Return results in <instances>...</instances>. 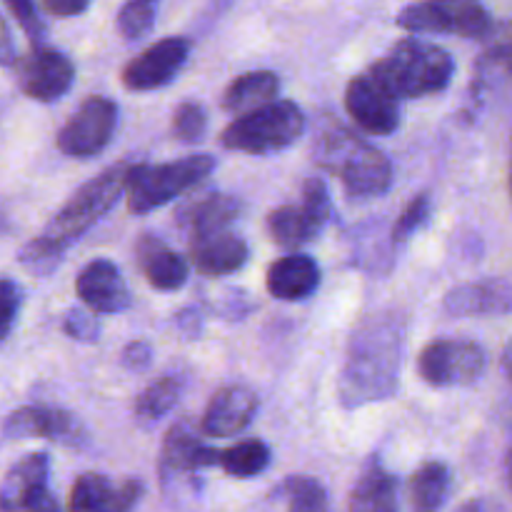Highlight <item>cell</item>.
<instances>
[{"label":"cell","mask_w":512,"mask_h":512,"mask_svg":"<svg viewBox=\"0 0 512 512\" xmlns=\"http://www.w3.org/2000/svg\"><path fill=\"white\" fill-rule=\"evenodd\" d=\"M398 100L373 75H355L345 88V110L360 130L373 135H390L400 125Z\"/></svg>","instance_id":"12"},{"label":"cell","mask_w":512,"mask_h":512,"mask_svg":"<svg viewBox=\"0 0 512 512\" xmlns=\"http://www.w3.org/2000/svg\"><path fill=\"white\" fill-rule=\"evenodd\" d=\"M408 325L398 310L373 313L353 330L340 368L338 400L345 410L393 398L405 360Z\"/></svg>","instance_id":"1"},{"label":"cell","mask_w":512,"mask_h":512,"mask_svg":"<svg viewBox=\"0 0 512 512\" xmlns=\"http://www.w3.org/2000/svg\"><path fill=\"white\" fill-rule=\"evenodd\" d=\"M398 478L385 470L378 460L363 470L348 498V510H373L388 512L398 508Z\"/></svg>","instance_id":"23"},{"label":"cell","mask_w":512,"mask_h":512,"mask_svg":"<svg viewBox=\"0 0 512 512\" xmlns=\"http://www.w3.org/2000/svg\"><path fill=\"white\" fill-rule=\"evenodd\" d=\"M510 193H512V175H510Z\"/></svg>","instance_id":"48"},{"label":"cell","mask_w":512,"mask_h":512,"mask_svg":"<svg viewBox=\"0 0 512 512\" xmlns=\"http://www.w3.org/2000/svg\"><path fill=\"white\" fill-rule=\"evenodd\" d=\"M213 168L215 158L205 153L170 160V163L133 165L125 185V205L133 215L150 213L203 183Z\"/></svg>","instance_id":"6"},{"label":"cell","mask_w":512,"mask_h":512,"mask_svg":"<svg viewBox=\"0 0 512 512\" xmlns=\"http://www.w3.org/2000/svg\"><path fill=\"white\" fill-rule=\"evenodd\" d=\"M305 133V113L293 100H270L238 115L220 133V145L235 153L268 155L290 148Z\"/></svg>","instance_id":"5"},{"label":"cell","mask_w":512,"mask_h":512,"mask_svg":"<svg viewBox=\"0 0 512 512\" xmlns=\"http://www.w3.org/2000/svg\"><path fill=\"white\" fill-rule=\"evenodd\" d=\"M270 498L283 503L293 512H320L330 508V500L320 480L308 478V475H290L283 483L275 485Z\"/></svg>","instance_id":"30"},{"label":"cell","mask_w":512,"mask_h":512,"mask_svg":"<svg viewBox=\"0 0 512 512\" xmlns=\"http://www.w3.org/2000/svg\"><path fill=\"white\" fill-rule=\"evenodd\" d=\"M240 200L235 195L218 193V190H208L203 195H193L188 203H183L175 213L180 228L188 233L190 238H198V235L215 233V230H225L240 218Z\"/></svg>","instance_id":"20"},{"label":"cell","mask_w":512,"mask_h":512,"mask_svg":"<svg viewBox=\"0 0 512 512\" xmlns=\"http://www.w3.org/2000/svg\"><path fill=\"white\" fill-rule=\"evenodd\" d=\"M180 393H183V383L175 375H163V378H155L143 393L135 398L133 415L143 428H153L155 423L165 418L170 410L178 405Z\"/></svg>","instance_id":"29"},{"label":"cell","mask_w":512,"mask_h":512,"mask_svg":"<svg viewBox=\"0 0 512 512\" xmlns=\"http://www.w3.org/2000/svg\"><path fill=\"white\" fill-rule=\"evenodd\" d=\"M5 8H8L10 13H13V18L18 20L20 28H23L25 35L30 38V43H43L45 25L43 20H40L38 10H35L33 0H5Z\"/></svg>","instance_id":"38"},{"label":"cell","mask_w":512,"mask_h":512,"mask_svg":"<svg viewBox=\"0 0 512 512\" xmlns=\"http://www.w3.org/2000/svg\"><path fill=\"white\" fill-rule=\"evenodd\" d=\"M190 58V40L173 35L145 48L143 53L130 58L120 70V80L133 93H150L168 85Z\"/></svg>","instance_id":"10"},{"label":"cell","mask_w":512,"mask_h":512,"mask_svg":"<svg viewBox=\"0 0 512 512\" xmlns=\"http://www.w3.org/2000/svg\"><path fill=\"white\" fill-rule=\"evenodd\" d=\"M3 48H0V58H3V65H13L15 60V50H13V38H10V28H8V23H3Z\"/></svg>","instance_id":"44"},{"label":"cell","mask_w":512,"mask_h":512,"mask_svg":"<svg viewBox=\"0 0 512 512\" xmlns=\"http://www.w3.org/2000/svg\"><path fill=\"white\" fill-rule=\"evenodd\" d=\"M320 265L310 255L290 253L275 260L265 275V285L273 298L285 300V303H298V300L310 298L320 288Z\"/></svg>","instance_id":"21"},{"label":"cell","mask_w":512,"mask_h":512,"mask_svg":"<svg viewBox=\"0 0 512 512\" xmlns=\"http://www.w3.org/2000/svg\"><path fill=\"white\" fill-rule=\"evenodd\" d=\"M20 305H23L20 288L10 278H3V283H0V318H3V323H0V338L3 340H8V335L13 333Z\"/></svg>","instance_id":"39"},{"label":"cell","mask_w":512,"mask_h":512,"mask_svg":"<svg viewBox=\"0 0 512 512\" xmlns=\"http://www.w3.org/2000/svg\"><path fill=\"white\" fill-rule=\"evenodd\" d=\"M133 170V163H115L100 175L90 178L88 183L80 185L58 210L48 225L43 228L40 238L50 245V248L65 250L83 238L110 208L120 200V193H125L128 185V175Z\"/></svg>","instance_id":"4"},{"label":"cell","mask_w":512,"mask_h":512,"mask_svg":"<svg viewBox=\"0 0 512 512\" xmlns=\"http://www.w3.org/2000/svg\"><path fill=\"white\" fill-rule=\"evenodd\" d=\"M268 235L275 245L285 250H298L303 245L313 243L323 225L305 210V205H280L265 220Z\"/></svg>","instance_id":"24"},{"label":"cell","mask_w":512,"mask_h":512,"mask_svg":"<svg viewBox=\"0 0 512 512\" xmlns=\"http://www.w3.org/2000/svg\"><path fill=\"white\" fill-rule=\"evenodd\" d=\"M178 325H180V330H183V333L198 335L200 325H203V318H200L198 310L185 308V310H180V313H178Z\"/></svg>","instance_id":"43"},{"label":"cell","mask_w":512,"mask_h":512,"mask_svg":"<svg viewBox=\"0 0 512 512\" xmlns=\"http://www.w3.org/2000/svg\"><path fill=\"white\" fill-rule=\"evenodd\" d=\"M80 303L98 315H118L130 308V290L113 260H90L75 278Z\"/></svg>","instance_id":"14"},{"label":"cell","mask_w":512,"mask_h":512,"mask_svg":"<svg viewBox=\"0 0 512 512\" xmlns=\"http://www.w3.org/2000/svg\"><path fill=\"white\" fill-rule=\"evenodd\" d=\"M270 460H273V455H270L268 443H263L258 438H248L230 445V448L218 450V455H215V468H223L230 478L248 480L265 473Z\"/></svg>","instance_id":"28"},{"label":"cell","mask_w":512,"mask_h":512,"mask_svg":"<svg viewBox=\"0 0 512 512\" xmlns=\"http://www.w3.org/2000/svg\"><path fill=\"white\" fill-rule=\"evenodd\" d=\"M508 483H510V488H512V448H510V453H508Z\"/></svg>","instance_id":"46"},{"label":"cell","mask_w":512,"mask_h":512,"mask_svg":"<svg viewBox=\"0 0 512 512\" xmlns=\"http://www.w3.org/2000/svg\"><path fill=\"white\" fill-rule=\"evenodd\" d=\"M115 485L110 483L105 475L100 473H85L73 483L68 495V508L75 512H98L110 510L113 512L115 500Z\"/></svg>","instance_id":"31"},{"label":"cell","mask_w":512,"mask_h":512,"mask_svg":"<svg viewBox=\"0 0 512 512\" xmlns=\"http://www.w3.org/2000/svg\"><path fill=\"white\" fill-rule=\"evenodd\" d=\"M512 80V23H500L485 38L483 55L475 63L473 93L475 100H483L485 93Z\"/></svg>","instance_id":"22"},{"label":"cell","mask_w":512,"mask_h":512,"mask_svg":"<svg viewBox=\"0 0 512 512\" xmlns=\"http://www.w3.org/2000/svg\"><path fill=\"white\" fill-rule=\"evenodd\" d=\"M503 368L508 373V380L512 383V340L505 345V353H503Z\"/></svg>","instance_id":"45"},{"label":"cell","mask_w":512,"mask_h":512,"mask_svg":"<svg viewBox=\"0 0 512 512\" xmlns=\"http://www.w3.org/2000/svg\"><path fill=\"white\" fill-rule=\"evenodd\" d=\"M455 318H498L512 313V283L505 278H483L455 285L443 300Z\"/></svg>","instance_id":"17"},{"label":"cell","mask_w":512,"mask_h":512,"mask_svg":"<svg viewBox=\"0 0 512 512\" xmlns=\"http://www.w3.org/2000/svg\"><path fill=\"white\" fill-rule=\"evenodd\" d=\"M190 260L203 275L218 278V275H230L248 263V243L233 230H215V233L198 235L188 240Z\"/></svg>","instance_id":"19"},{"label":"cell","mask_w":512,"mask_h":512,"mask_svg":"<svg viewBox=\"0 0 512 512\" xmlns=\"http://www.w3.org/2000/svg\"><path fill=\"white\" fill-rule=\"evenodd\" d=\"M200 430L190 420H178L173 428L165 433L163 450H160V478L168 480L173 475H190L195 470L215 468V455L218 448H208L200 440Z\"/></svg>","instance_id":"15"},{"label":"cell","mask_w":512,"mask_h":512,"mask_svg":"<svg viewBox=\"0 0 512 512\" xmlns=\"http://www.w3.org/2000/svg\"><path fill=\"white\" fill-rule=\"evenodd\" d=\"M395 23L408 33H455L458 35V0H425L410 3Z\"/></svg>","instance_id":"26"},{"label":"cell","mask_w":512,"mask_h":512,"mask_svg":"<svg viewBox=\"0 0 512 512\" xmlns=\"http://www.w3.org/2000/svg\"><path fill=\"white\" fill-rule=\"evenodd\" d=\"M135 260L148 280L150 288L163 290V293H173L180 290L188 280V263L180 253H175L163 238L153 233H143L135 243Z\"/></svg>","instance_id":"18"},{"label":"cell","mask_w":512,"mask_h":512,"mask_svg":"<svg viewBox=\"0 0 512 512\" xmlns=\"http://www.w3.org/2000/svg\"><path fill=\"white\" fill-rule=\"evenodd\" d=\"M488 365L485 348L468 338H438L418 355V375L430 388H468Z\"/></svg>","instance_id":"7"},{"label":"cell","mask_w":512,"mask_h":512,"mask_svg":"<svg viewBox=\"0 0 512 512\" xmlns=\"http://www.w3.org/2000/svg\"><path fill=\"white\" fill-rule=\"evenodd\" d=\"M50 458L45 453H30L10 465L0 488L3 510H58V500L48 488Z\"/></svg>","instance_id":"13"},{"label":"cell","mask_w":512,"mask_h":512,"mask_svg":"<svg viewBox=\"0 0 512 512\" xmlns=\"http://www.w3.org/2000/svg\"><path fill=\"white\" fill-rule=\"evenodd\" d=\"M90 0H43V8L50 15H60V18H73V15L85 13Z\"/></svg>","instance_id":"42"},{"label":"cell","mask_w":512,"mask_h":512,"mask_svg":"<svg viewBox=\"0 0 512 512\" xmlns=\"http://www.w3.org/2000/svg\"><path fill=\"white\" fill-rule=\"evenodd\" d=\"M5 440L43 438L65 448H80L85 445V428L73 413L50 405H25L13 410L3 423Z\"/></svg>","instance_id":"11"},{"label":"cell","mask_w":512,"mask_h":512,"mask_svg":"<svg viewBox=\"0 0 512 512\" xmlns=\"http://www.w3.org/2000/svg\"><path fill=\"white\" fill-rule=\"evenodd\" d=\"M430 213H433V200H430V195L428 193L415 195V198L405 205V210L400 213V218L395 220L393 235H390V238H393V245L408 243V240L413 238V235L418 233L425 223H428Z\"/></svg>","instance_id":"34"},{"label":"cell","mask_w":512,"mask_h":512,"mask_svg":"<svg viewBox=\"0 0 512 512\" xmlns=\"http://www.w3.org/2000/svg\"><path fill=\"white\" fill-rule=\"evenodd\" d=\"M395 98H425L443 93L455 75V60L445 48L418 38H405L368 70Z\"/></svg>","instance_id":"3"},{"label":"cell","mask_w":512,"mask_h":512,"mask_svg":"<svg viewBox=\"0 0 512 512\" xmlns=\"http://www.w3.org/2000/svg\"><path fill=\"white\" fill-rule=\"evenodd\" d=\"M65 253L50 248L43 238H33L30 243H25L18 253V263L28 270L30 275H50L60 265Z\"/></svg>","instance_id":"35"},{"label":"cell","mask_w":512,"mask_h":512,"mask_svg":"<svg viewBox=\"0 0 512 512\" xmlns=\"http://www.w3.org/2000/svg\"><path fill=\"white\" fill-rule=\"evenodd\" d=\"M280 90V78L273 73V70H250V73L238 75L233 83L225 88L223 110L235 115H243L248 110L260 108V105L275 100Z\"/></svg>","instance_id":"25"},{"label":"cell","mask_w":512,"mask_h":512,"mask_svg":"<svg viewBox=\"0 0 512 512\" xmlns=\"http://www.w3.org/2000/svg\"><path fill=\"white\" fill-rule=\"evenodd\" d=\"M120 363H123V368L130 370V373H143V370H148L150 363H153V348H150L148 340H133V343H128L123 348Z\"/></svg>","instance_id":"40"},{"label":"cell","mask_w":512,"mask_h":512,"mask_svg":"<svg viewBox=\"0 0 512 512\" xmlns=\"http://www.w3.org/2000/svg\"><path fill=\"white\" fill-rule=\"evenodd\" d=\"M13 68L15 83L23 90V95L38 103H55L75 83L73 60L43 43L33 45L25 55H18Z\"/></svg>","instance_id":"9"},{"label":"cell","mask_w":512,"mask_h":512,"mask_svg":"<svg viewBox=\"0 0 512 512\" xmlns=\"http://www.w3.org/2000/svg\"><path fill=\"white\" fill-rule=\"evenodd\" d=\"M450 490H453V475H450L448 465L440 460L420 465L408 483L410 503L415 510L443 508L450 498Z\"/></svg>","instance_id":"27"},{"label":"cell","mask_w":512,"mask_h":512,"mask_svg":"<svg viewBox=\"0 0 512 512\" xmlns=\"http://www.w3.org/2000/svg\"><path fill=\"white\" fill-rule=\"evenodd\" d=\"M303 205L315 220L325 228V223L333 215V203H330V193L320 178H308L303 183Z\"/></svg>","instance_id":"37"},{"label":"cell","mask_w":512,"mask_h":512,"mask_svg":"<svg viewBox=\"0 0 512 512\" xmlns=\"http://www.w3.org/2000/svg\"><path fill=\"white\" fill-rule=\"evenodd\" d=\"M170 128H173L175 140H180V143H200L205 138V130H208V110L200 103H195V100H185V103L175 108Z\"/></svg>","instance_id":"33"},{"label":"cell","mask_w":512,"mask_h":512,"mask_svg":"<svg viewBox=\"0 0 512 512\" xmlns=\"http://www.w3.org/2000/svg\"><path fill=\"white\" fill-rule=\"evenodd\" d=\"M63 330L68 338L78 343H98L100 340V323L95 320V310L88 305L83 308H70L63 318Z\"/></svg>","instance_id":"36"},{"label":"cell","mask_w":512,"mask_h":512,"mask_svg":"<svg viewBox=\"0 0 512 512\" xmlns=\"http://www.w3.org/2000/svg\"><path fill=\"white\" fill-rule=\"evenodd\" d=\"M258 395L248 385H225L210 398L200 428L210 438H233L258 415Z\"/></svg>","instance_id":"16"},{"label":"cell","mask_w":512,"mask_h":512,"mask_svg":"<svg viewBox=\"0 0 512 512\" xmlns=\"http://www.w3.org/2000/svg\"><path fill=\"white\" fill-rule=\"evenodd\" d=\"M230 0H215V5H228Z\"/></svg>","instance_id":"47"},{"label":"cell","mask_w":512,"mask_h":512,"mask_svg":"<svg viewBox=\"0 0 512 512\" xmlns=\"http://www.w3.org/2000/svg\"><path fill=\"white\" fill-rule=\"evenodd\" d=\"M143 498V483L135 478H128L125 483L118 485L113 500V512H125L138 505V500Z\"/></svg>","instance_id":"41"},{"label":"cell","mask_w":512,"mask_h":512,"mask_svg":"<svg viewBox=\"0 0 512 512\" xmlns=\"http://www.w3.org/2000/svg\"><path fill=\"white\" fill-rule=\"evenodd\" d=\"M118 118L120 110L115 100L103 98V95H90L60 125L55 145L68 158H95L113 140Z\"/></svg>","instance_id":"8"},{"label":"cell","mask_w":512,"mask_h":512,"mask_svg":"<svg viewBox=\"0 0 512 512\" xmlns=\"http://www.w3.org/2000/svg\"><path fill=\"white\" fill-rule=\"evenodd\" d=\"M158 3L160 0H125L123 8L115 15L118 33L123 35L125 40H130V43L145 38L155 25Z\"/></svg>","instance_id":"32"},{"label":"cell","mask_w":512,"mask_h":512,"mask_svg":"<svg viewBox=\"0 0 512 512\" xmlns=\"http://www.w3.org/2000/svg\"><path fill=\"white\" fill-rule=\"evenodd\" d=\"M315 163L343 180L350 203L380 198L393 185V163L378 148L345 128L328 130L315 145Z\"/></svg>","instance_id":"2"}]
</instances>
